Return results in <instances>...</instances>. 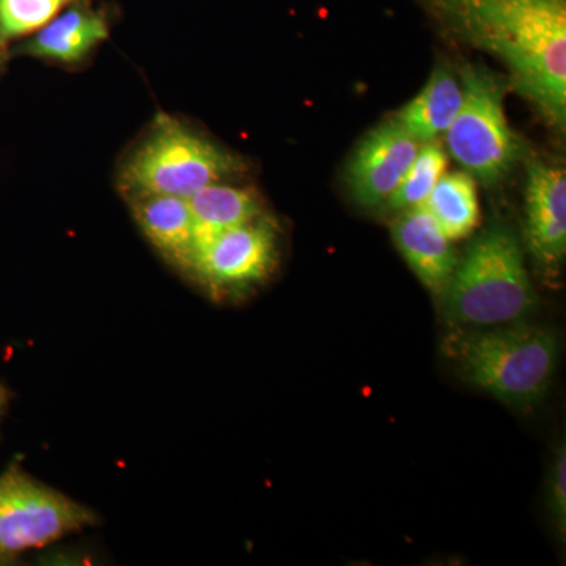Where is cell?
<instances>
[{
	"mask_svg": "<svg viewBox=\"0 0 566 566\" xmlns=\"http://www.w3.org/2000/svg\"><path fill=\"white\" fill-rule=\"evenodd\" d=\"M248 169L237 153L180 118L158 114L120 159L117 186L125 197L164 193L189 199L214 182L241 177Z\"/></svg>",
	"mask_w": 566,
	"mask_h": 566,
	"instance_id": "cell-3",
	"label": "cell"
},
{
	"mask_svg": "<svg viewBox=\"0 0 566 566\" xmlns=\"http://www.w3.org/2000/svg\"><path fill=\"white\" fill-rule=\"evenodd\" d=\"M463 102V88L449 65L436 66L422 92L395 114L394 120L419 144L434 142L452 125Z\"/></svg>",
	"mask_w": 566,
	"mask_h": 566,
	"instance_id": "cell-13",
	"label": "cell"
},
{
	"mask_svg": "<svg viewBox=\"0 0 566 566\" xmlns=\"http://www.w3.org/2000/svg\"><path fill=\"white\" fill-rule=\"evenodd\" d=\"M109 35V14L103 9H93L88 0H77L40 31L18 41L17 46L10 48V55H25L63 69L80 70L92 61V55Z\"/></svg>",
	"mask_w": 566,
	"mask_h": 566,
	"instance_id": "cell-9",
	"label": "cell"
},
{
	"mask_svg": "<svg viewBox=\"0 0 566 566\" xmlns=\"http://www.w3.org/2000/svg\"><path fill=\"white\" fill-rule=\"evenodd\" d=\"M463 102L447 129V148L458 164L486 186L504 180L521 158V144L506 122V84L480 63L458 69Z\"/></svg>",
	"mask_w": 566,
	"mask_h": 566,
	"instance_id": "cell-5",
	"label": "cell"
},
{
	"mask_svg": "<svg viewBox=\"0 0 566 566\" xmlns=\"http://www.w3.org/2000/svg\"><path fill=\"white\" fill-rule=\"evenodd\" d=\"M279 255V227L266 212L208 241L188 275L216 300L243 296L271 277Z\"/></svg>",
	"mask_w": 566,
	"mask_h": 566,
	"instance_id": "cell-7",
	"label": "cell"
},
{
	"mask_svg": "<svg viewBox=\"0 0 566 566\" xmlns=\"http://www.w3.org/2000/svg\"><path fill=\"white\" fill-rule=\"evenodd\" d=\"M7 398H9V394H7V390L0 386V412H2L3 406L7 403Z\"/></svg>",
	"mask_w": 566,
	"mask_h": 566,
	"instance_id": "cell-20",
	"label": "cell"
},
{
	"mask_svg": "<svg viewBox=\"0 0 566 566\" xmlns=\"http://www.w3.org/2000/svg\"><path fill=\"white\" fill-rule=\"evenodd\" d=\"M526 240L536 263L557 270L566 255V174L539 159L528 163Z\"/></svg>",
	"mask_w": 566,
	"mask_h": 566,
	"instance_id": "cell-10",
	"label": "cell"
},
{
	"mask_svg": "<svg viewBox=\"0 0 566 566\" xmlns=\"http://www.w3.org/2000/svg\"><path fill=\"white\" fill-rule=\"evenodd\" d=\"M446 39L499 59L509 85L566 128V0H416Z\"/></svg>",
	"mask_w": 566,
	"mask_h": 566,
	"instance_id": "cell-1",
	"label": "cell"
},
{
	"mask_svg": "<svg viewBox=\"0 0 566 566\" xmlns=\"http://www.w3.org/2000/svg\"><path fill=\"white\" fill-rule=\"evenodd\" d=\"M442 294L446 314L464 326H502L531 315L536 294L513 230L495 223L480 234Z\"/></svg>",
	"mask_w": 566,
	"mask_h": 566,
	"instance_id": "cell-4",
	"label": "cell"
},
{
	"mask_svg": "<svg viewBox=\"0 0 566 566\" xmlns=\"http://www.w3.org/2000/svg\"><path fill=\"white\" fill-rule=\"evenodd\" d=\"M96 523L91 509L36 482L18 465L0 475V557L51 545Z\"/></svg>",
	"mask_w": 566,
	"mask_h": 566,
	"instance_id": "cell-6",
	"label": "cell"
},
{
	"mask_svg": "<svg viewBox=\"0 0 566 566\" xmlns=\"http://www.w3.org/2000/svg\"><path fill=\"white\" fill-rule=\"evenodd\" d=\"M10 57V51L0 50V76H2L3 70H6L7 63H9Z\"/></svg>",
	"mask_w": 566,
	"mask_h": 566,
	"instance_id": "cell-19",
	"label": "cell"
},
{
	"mask_svg": "<svg viewBox=\"0 0 566 566\" xmlns=\"http://www.w3.org/2000/svg\"><path fill=\"white\" fill-rule=\"evenodd\" d=\"M125 199L148 243L188 275L197 253L196 222L188 199L164 193H134Z\"/></svg>",
	"mask_w": 566,
	"mask_h": 566,
	"instance_id": "cell-11",
	"label": "cell"
},
{
	"mask_svg": "<svg viewBox=\"0 0 566 566\" xmlns=\"http://www.w3.org/2000/svg\"><path fill=\"white\" fill-rule=\"evenodd\" d=\"M395 248L423 286L442 294L455 273L458 259L452 241L423 207L401 211L392 223Z\"/></svg>",
	"mask_w": 566,
	"mask_h": 566,
	"instance_id": "cell-12",
	"label": "cell"
},
{
	"mask_svg": "<svg viewBox=\"0 0 566 566\" xmlns=\"http://www.w3.org/2000/svg\"><path fill=\"white\" fill-rule=\"evenodd\" d=\"M447 170V153L434 142L420 145L415 161L406 172L400 186L387 199L389 211L401 212L422 207L436 182L441 180Z\"/></svg>",
	"mask_w": 566,
	"mask_h": 566,
	"instance_id": "cell-16",
	"label": "cell"
},
{
	"mask_svg": "<svg viewBox=\"0 0 566 566\" xmlns=\"http://www.w3.org/2000/svg\"><path fill=\"white\" fill-rule=\"evenodd\" d=\"M420 145L394 118L371 129L346 167V185L354 202L363 208L385 205L403 180Z\"/></svg>",
	"mask_w": 566,
	"mask_h": 566,
	"instance_id": "cell-8",
	"label": "cell"
},
{
	"mask_svg": "<svg viewBox=\"0 0 566 566\" xmlns=\"http://www.w3.org/2000/svg\"><path fill=\"white\" fill-rule=\"evenodd\" d=\"M549 512L562 538L566 534V449L557 446L549 474Z\"/></svg>",
	"mask_w": 566,
	"mask_h": 566,
	"instance_id": "cell-18",
	"label": "cell"
},
{
	"mask_svg": "<svg viewBox=\"0 0 566 566\" xmlns=\"http://www.w3.org/2000/svg\"><path fill=\"white\" fill-rule=\"evenodd\" d=\"M444 349L469 386L520 409L545 398L558 360L557 335L531 324L452 334Z\"/></svg>",
	"mask_w": 566,
	"mask_h": 566,
	"instance_id": "cell-2",
	"label": "cell"
},
{
	"mask_svg": "<svg viewBox=\"0 0 566 566\" xmlns=\"http://www.w3.org/2000/svg\"><path fill=\"white\" fill-rule=\"evenodd\" d=\"M77 0H0V50L28 39Z\"/></svg>",
	"mask_w": 566,
	"mask_h": 566,
	"instance_id": "cell-17",
	"label": "cell"
},
{
	"mask_svg": "<svg viewBox=\"0 0 566 566\" xmlns=\"http://www.w3.org/2000/svg\"><path fill=\"white\" fill-rule=\"evenodd\" d=\"M188 203L196 222L197 252L219 233L266 214L262 197L255 189L227 181L200 189L189 197Z\"/></svg>",
	"mask_w": 566,
	"mask_h": 566,
	"instance_id": "cell-14",
	"label": "cell"
},
{
	"mask_svg": "<svg viewBox=\"0 0 566 566\" xmlns=\"http://www.w3.org/2000/svg\"><path fill=\"white\" fill-rule=\"evenodd\" d=\"M422 207L450 241L468 237L480 221L475 178L468 172L442 175Z\"/></svg>",
	"mask_w": 566,
	"mask_h": 566,
	"instance_id": "cell-15",
	"label": "cell"
}]
</instances>
